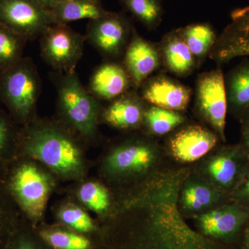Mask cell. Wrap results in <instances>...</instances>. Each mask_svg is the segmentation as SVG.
Masks as SVG:
<instances>
[{"mask_svg": "<svg viewBox=\"0 0 249 249\" xmlns=\"http://www.w3.org/2000/svg\"><path fill=\"white\" fill-rule=\"evenodd\" d=\"M189 172L157 173L138 201L142 234L138 249H219L212 239L192 229L178 205V193Z\"/></svg>", "mask_w": 249, "mask_h": 249, "instance_id": "cell-1", "label": "cell"}, {"mask_svg": "<svg viewBox=\"0 0 249 249\" xmlns=\"http://www.w3.org/2000/svg\"><path fill=\"white\" fill-rule=\"evenodd\" d=\"M23 149L27 155L63 175L78 173L83 166L76 143L67 134L52 127L28 131Z\"/></svg>", "mask_w": 249, "mask_h": 249, "instance_id": "cell-2", "label": "cell"}, {"mask_svg": "<svg viewBox=\"0 0 249 249\" xmlns=\"http://www.w3.org/2000/svg\"><path fill=\"white\" fill-rule=\"evenodd\" d=\"M39 90L38 75L29 59L22 58L0 74V101L18 121H25L30 116Z\"/></svg>", "mask_w": 249, "mask_h": 249, "instance_id": "cell-3", "label": "cell"}, {"mask_svg": "<svg viewBox=\"0 0 249 249\" xmlns=\"http://www.w3.org/2000/svg\"><path fill=\"white\" fill-rule=\"evenodd\" d=\"M195 108L201 119L225 142L228 113L224 75L222 69L201 73L196 80Z\"/></svg>", "mask_w": 249, "mask_h": 249, "instance_id": "cell-4", "label": "cell"}, {"mask_svg": "<svg viewBox=\"0 0 249 249\" xmlns=\"http://www.w3.org/2000/svg\"><path fill=\"white\" fill-rule=\"evenodd\" d=\"M51 189L45 173L30 163L16 165L8 176L7 191L19 207L33 219L43 214Z\"/></svg>", "mask_w": 249, "mask_h": 249, "instance_id": "cell-5", "label": "cell"}, {"mask_svg": "<svg viewBox=\"0 0 249 249\" xmlns=\"http://www.w3.org/2000/svg\"><path fill=\"white\" fill-rule=\"evenodd\" d=\"M58 99L70 124L83 135H92L96 130L97 105L73 71L66 72L60 80Z\"/></svg>", "mask_w": 249, "mask_h": 249, "instance_id": "cell-6", "label": "cell"}, {"mask_svg": "<svg viewBox=\"0 0 249 249\" xmlns=\"http://www.w3.org/2000/svg\"><path fill=\"white\" fill-rule=\"evenodd\" d=\"M53 24L51 12L36 0H0V25L26 40L43 34Z\"/></svg>", "mask_w": 249, "mask_h": 249, "instance_id": "cell-7", "label": "cell"}, {"mask_svg": "<svg viewBox=\"0 0 249 249\" xmlns=\"http://www.w3.org/2000/svg\"><path fill=\"white\" fill-rule=\"evenodd\" d=\"M42 35L41 49L45 60L57 70L73 71L83 54V37L66 24H53Z\"/></svg>", "mask_w": 249, "mask_h": 249, "instance_id": "cell-8", "label": "cell"}, {"mask_svg": "<svg viewBox=\"0 0 249 249\" xmlns=\"http://www.w3.org/2000/svg\"><path fill=\"white\" fill-rule=\"evenodd\" d=\"M160 155L157 142L139 139L118 147L107 157L106 163L109 171L116 175H138L155 168Z\"/></svg>", "mask_w": 249, "mask_h": 249, "instance_id": "cell-9", "label": "cell"}, {"mask_svg": "<svg viewBox=\"0 0 249 249\" xmlns=\"http://www.w3.org/2000/svg\"><path fill=\"white\" fill-rule=\"evenodd\" d=\"M134 28L127 18L115 13L91 20L88 28L89 40L106 56L117 58L124 54Z\"/></svg>", "mask_w": 249, "mask_h": 249, "instance_id": "cell-10", "label": "cell"}, {"mask_svg": "<svg viewBox=\"0 0 249 249\" xmlns=\"http://www.w3.org/2000/svg\"><path fill=\"white\" fill-rule=\"evenodd\" d=\"M172 133L168 139V148L171 155L182 163L201 160L220 139L213 130L199 124H183Z\"/></svg>", "mask_w": 249, "mask_h": 249, "instance_id": "cell-11", "label": "cell"}, {"mask_svg": "<svg viewBox=\"0 0 249 249\" xmlns=\"http://www.w3.org/2000/svg\"><path fill=\"white\" fill-rule=\"evenodd\" d=\"M231 19L209 55L219 67L235 58L249 57V5L234 9Z\"/></svg>", "mask_w": 249, "mask_h": 249, "instance_id": "cell-12", "label": "cell"}, {"mask_svg": "<svg viewBox=\"0 0 249 249\" xmlns=\"http://www.w3.org/2000/svg\"><path fill=\"white\" fill-rule=\"evenodd\" d=\"M139 89L147 104L180 112L188 108L192 97L189 87L164 73L149 77Z\"/></svg>", "mask_w": 249, "mask_h": 249, "instance_id": "cell-13", "label": "cell"}, {"mask_svg": "<svg viewBox=\"0 0 249 249\" xmlns=\"http://www.w3.org/2000/svg\"><path fill=\"white\" fill-rule=\"evenodd\" d=\"M124 55V66L135 89L162 66L158 45L145 40L134 29Z\"/></svg>", "mask_w": 249, "mask_h": 249, "instance_id": "cell-14", "label": "cell"}, {"mask_svg": "<svg viewBox=\"0 0 249 249\" xmlns=\"http://www.w3.org/2000/svg\"><path fill=\"white\" fill-rule=\"evenodd\" d=\"M199 232L211 239L231 238L249 219V209L239 204L216 206L195 216Z\"/></svg>", "mask_w": 249, "mask_h": 249, "instance_id": "cell-15", "label": "cell"}, {"mask_svg": "<svg viewBox=\"0 0 249 249\" xmlns=\"http://www.w3.org/2000/svg\"><path fill=\"white\" fill-rule=\"evenodd\" d=\"M242 147H222L205 160L201 168V178L217 191L230 189L240 178Z\"/></svg>", "mask_w": 249, "mask_h": 249, "instance_id": "cell-16", "label": "cell"}, {"mask_svg": "<svg viewBox=\"0 0 249 249\" xmlns=\"http://www.w3.org/2000/svg\"><path fill=\"white\" fill-rule=\"evenodd\" d=\"M222 194L200 175L189 173L178 193V208L182 214L199 215L216 207Z\"/></svg>", "mask_w": 249, "mask_h": 249, "instance_id": "cell-17", "label": "cell"}, {"mask_svg": "<svg viewBox=\"0 0 249 249\" xmlns=\"http://www.w3.org/2000/svg\"><path fill=\"white\" fill-rule=\"evenodd\" d=\"M158 46L162 66L174 76L186 78L199 68L196 58L176 29L165 34Z\"/></svg>", "mask_w": 249, "mask_h": 249, "instance_id": "cell-18", "label": "cell"}, {"mask_svg": "<svg viewBox=\"0 0 249 249\" xmlns=\"http://www.w3.org/2000/svg\"><path fill=\"white\" fill-rule=\"evenodd\" d=\"M145 103L139 93L127 91L113 100L105 111L103 117L106 122L116 128H137L143 123L147 107Z\"/></svg>", "mask_w": 249, "mask_h": 249, "instance_id": "cell-19", "label": "cell"}, {"mask_svg": "<svg viewBox=\"0 0 249 249\" xmlns=\"http://www.w3.org/2000/svg\"><path fill=\"white\" fill-rule=\"evenodd\" d=\"M132 81L124 65L116 62L103 64L93 73L90 89L95 96L114 100L129 91Z\"/></svg>", "mask_w": 249, "mask_h": 249, "instance_id": "cell-20", "label": "cell"}, {"mask_svg": "<svg viewBox=\"0 0 249 249\" xmlns=\"http://www.w3.org/2000/svg\"><path fill=\"white\" fill-rule=\"evenodd\" d=\"M224 82L228 112L241 120L249 111V57L224 76Z\"/></svg>", "mask_w": 249, "mask_h": 249, "instance_id": "cell-21", "label": "cell"}, {"mask_svg": "<svg viewBox=\"0 0 249 249\" xmlns=\"http://www.w3.org/2000/svg\"><path fill=\"white\" fill-rule=\"evenodd\" d=\"M194 55L199 67L209 57L218 38L213 27L206 22L193 23L176 29Z\"/></svg>", "mask_w": 249, "mask_h": 249, "instance_id": "cell-22", "label": "cell"}, {"mask_svg": "<svg viewBox=\"0 0 249 249\" xmlns=\"http://www.w3.org/2000/svg\"><path fill=\"white\" fill-rule=\"evenodd\" d=\"M108 13L98 2L89 0L60 1L51 11L54 24H66L85 19L93 20L106 16Z\"/></svg>", "mask_w": 249, "mask_h": 249, "instance_id": "cell-23", "label": "cell"}, {"mask_svg": "<svg viewBox=\"0 0 249 249\" xmlns=\"http://www.w3.org/2000/svg\"><path fill=\"white\" fill-rule=\"evenodd\" d=\"M186 117L180 111L169 110L157 106L146 107L142 124L150 134L163 136L171 133L186 123Z\"/></svg>", "mask_w": 249, "mask_h": 249, "instance_id": "cell-24", "label": "cell"}, {"mask_svg": "<svg viewBox=\"0 0 249 249\" xmlns=\"http://www.w3.org/2000/svg\"><path fill=\"white\" fill-rule=\"evenodd\" d=\"M124 6L149 30L160 25L163 16L160 0H123Z\"/></svg>", "mask_w": 249, "mask_h": 249, "instance_id": "cell-25", "label": "cell"}, {"mask_svg": "<svg viewBox=\"0 0 249 249\" xmlns=\"http://www.w3.org/2000/svg\"><path fill=\"white\" fill-rule=\"evenodd\" d=\"M26 39L0 25V70L12 66L22 58Z\"/></svg>", "mask_w": 249, "mask_h": 249, "instance_id": "cell-26", "label": "cell"}, {"mask_svg": "<svg viewBox=\"0 0 249 249\" xmlns=\"http://www.w3.org/2000/svg\"><path fill=\"white\" fill-rule=\"evenodd\" d=\"M78 196L85 206L98 213L107 211L110 204L107 190L99 183H85L80 187Z\"/></svg>", "mask_w": 249, "mask_h": 249, "instance_id": "cell-27", "label": "cell"}, {"mask_svg": "<svg viewBox=\"0 0 249 249\" xmlns=\"http://www.w3.org/2000/svg\"><path fill=\"white\" fill-rule=\"evenodd\" d=\"M42 239L55 249H89V241L83 236L62 231H50L41 233Z\"/></svg>", "mask_w": 249, "mask_h": 249, "instance_id": "cell-28", "label": "cell"}, {"mask_svg": "<svg viewBox=\"0 0 249 249\" xmlns=\"http://www.w3.org/2000/svg\"><path fill=\"white\" fill-rule=\"evenodd\" d=\"M62 222L74 230L80 232H89L94 229L91 218L78 207H68L60 213Z\"/></svg>", "mask_w": 249, "mask_h": 249, "instance_id": "cell-29", "label": "cell"}, {"mask_svg": "<svg viewBox=\"0 0 249 249\" xmlns=\"http://www.w3.org/2000/svg\"><path fill=\"white\" fill-rule=\"evenodd\" d=\"M14 129L6 116L0 111V165L11 153L16 141Z\"/></svg>", "mask_w": 249, "mask_h": 249, "instance_id": "cell-30", "label": "cell"}, {"mask_svg": "<svg viewBox=\"0 0 249 249\" xmlns=\"http://www.w3.org/2000/svg\"><path fill=\"white\" fill-rule=\"evenodd\" d=\"M233 196L237 204L249 209V168L241 174L234 187Z\"/></svg>", "mask_w": 249, "mask_h": 249, "instance_id": "cell-31", "label": "cell"}, {"mask_svg": "<svg viewBox=\"0 0 249 249\" xmlns=\"http://www.w3.org/2000/svg\"><path fill=\"white\" fill-rule=\"evenodd\" d=\"M1 187H0V237L2 234L3 227L6 228V216H7V212L6 209V197L3 198V192L1 191ZM1 242V239H0ZM1 244H0V248H1Z\"/></svg>", "mask_w": 249, "mask_h": 249, "instance_id": "cell-32", "label": "cell"}, {"mask_svg": "<svg viewBox=\"0 0 249 249\" xmlns=\"http://www.w3.org/2000/svg\"><path fill=\"white\" fill-rule=\"evenodd\" d=\"M8 249H36L23 235H18Z\"/></svg>", "mask_w": 249, "mask_h": 249, "instance_id": "cell-33", "label": "cell"}, {"mask_svg": "<svg viewBox=\"0 0 249 249\" xmlns=\"http://www.w3.org/2000/svg\"><path fill=\"white\" fill-rule=\"evenodd\" d=\"M36 1L46 11L51 12V11H52L60 2V0H36Z\"/></svg>", "mask_w": 249, "mask_h": 249, "instance_id": "cell-34", "label": "cell"}, {"mask_svg": "<svg viewBox=\"0 0 249 249\" xmlns=\"http://www.w3.org/2000/svg\"><path fill=\"white\" fill-rule=\"evenodd\" d=\"M242 144L249 152V129L242 128Z\"/></svg>", "mask_w": 249, "mask_h": 249, "instance_id": "cell-35", "label": "cell"}, {"mask_svg": "<svg viewBox=\"0 0 249 249\" xmlns=\"http://www.w3.org/2000/svg\"><path fill=\"white\" fill-rule=\"evenodd\" d=\"M242 122V128L249 129V111L240 120Z\"/></svg>", "mask_w": 249, "mask_h": 249, "instance_id": "cell-36", "label": "cell"}, {"mask_svg": "<svg viewBox=\"0 0 249 249\" xmlns=\"http://www.w3.org/2000/svg\"><path fill=\"white\" fill-rule=\"evenodd\" d=\"M245 249H249V227L247 228L245 232Z\"/></svg>", "mask_w": 249, "mask_h": 249, "instance_id": "cell-37", "label": "cell"}, {"mask_svg": "<svg viewBox=\"0 0 249 249\" xmlns=\"http://www.w3.org/2000/svg\"><path fill=\"white\" fill-rule=\"evenodd\" d=\"M89 1H94V2H98L100 0H89Z\"/></svg>", "mask_w": 249, "mask_h": 249, "instance_id": "cell-38", "label": "cell"}, {"mask_svg": "<svg viewBox=\"0 0 249 249\" xmlns=\"http://www.w3.org/2000/svg\"><path fill=\"white\" fill-rule=\"evenodd\" d=\"M60 1H70V0H60Z\"/></svg>", "mask_w": 249, "mask_h": 249, "instance_id": "cell-39", "label": "cell"}, {"mask_svg": "<svg viewBox=\"0 0 249 249\" xmlns=\"http://www.w3.org/2000/svg\"><path fill=\"white\" fill-rule=\"evenodd\" d=\"M1 70H0V74H1Z\"/></svg>", "mask_w": 249, "mask_h": 249, "instance_id": "cell-40", "label": "cell"}]
</instances>
